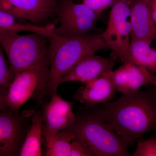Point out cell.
Returning <instances> with one entry per match:
<instances>
[{
    "label": "cell",
    "mask_w": 156,
    "mask_h": 156,
    "mask_svg": "<svg viewBox=\"0 0 156 156\" xmlns=\"http://www.w3.org/2000/svg\"><path fill=\"white\" fill-rule=\"evenodd\" d=\"M98 107L111 128L129 146L147 133L156 132V89L154 86L122 94L116 100Z\"/></svg>",
    "instance_id": "1"
},
{
    "label": "cell",
    "mask_w": 156,
    "mask_h": 156,
    "mask_svg": "<svg viewBox=\"0 0 156 156\" xmlns=\"http://www.w3.org/2000/svg\"><path fill=\"white\" fill-rule=\"evenodd\" d=\"M49 41V75L46 94L57 93L63 76L85 56L106 49L101 34L91 33L86 36L68 38L53 34Z\"/></svg>",
    "instance_id": "2"
},
{
    "label": "cell",
    "mask_w": 156,
    "mask_h": 156,
    "mask_svg": "<svg viewBox=\"0 0 156 156\" xmlns=\"http://www.w3.org/2000/svg\"><path fill=\"white\" fill-rule=\"evenodd\" d=\"M68 129L89 146L95 156H129V145L108 125L98 105L79 108Z\"/></svg>",
    "instance_id": "3"
},
{
    "label": "cell",
    "mask_w": 156,
    "mask_h": 156,
    "mask_svg": "<svg viewBox=\"0 0 156 156\" xmlns=\"http://www.w3.org/2000/svg\"><path fill=\"white\" fill-rule=\"evenodd\" d=\"M0 44L8 58L13 80L18 73L49 60V39L40 34L21 35L0 30Z\"/></svg>",
    "instance_id": "4"
},
{
    "label": "cell",
    "mask_w": 156,
    "mask_h": 156,
    "mask_svg": "<svg viewBox=\"0 0 156 156\" xmlns=\"http://www.w3.org/2000/svg\"><path fill=\"white\" fill-rule=\"evenodd\" d=\"M49 60L24 70L14 76L5 95L8 108L16 112L33 96L41 102L46 95Z\"/></svg>",
    "instance_id": "5"
},
{
    "label": "cell",
    "mask_w": 156,
    "mask_h": 156,
    "mask_svg": "<svg viewBox=\"0 0 156 156\" xmlns=\"http://www.w3.org/2000/svg\"><path fill=\"white\" fill-rule=\"evenodd\" d=\"M101 14L94 12L83 3L72 0H62L58 3L56 17L59 25L54 34L68 38L86 36L97 30V23Z\"/></svg>",
    "instance_id": "6"
},
{
    "label": "cell",
    "mask_w": 156,
    "mask_h": 156,
    "mask_svg": "<svg viewBox=\"0 0 156 156\" xmlns=\"http://www.w3.org/2000/svg\"><path fill=\"white\" fill-rule=\"evenodd\" d=\"M128 0H115L111 7L107 26L101 34L106 49L123 63L126 62L131 42V25Z\"/></svg>",
    "instance_id": "7"
},
{
    "label": "cell",
    "mask_w": 156,
    "mask_h": 156,
    "mask_svg": "<svg viewBox=\"0 0 156 156\" xmlns=\"http://www.w3.org/2000/svg\"><path fill=\"white\" fill-rule=\"evenodd\" d=\"M28 114L9 108L0 112V156H19L30 126Z\"/></svg>",
    "instance_id": "8"
},
{
    "label": "cell",
    "mask_w": 156,
    "mask_h": 156,
    "mask_svg": "<svg viewBox=\"0 0 156 156\" xmlns=\"http://www.w3.org/2000/svg\"><path fill=\"white\" fill-rule=\"evenodd\" d=\"M57 0H0V10L34 25L46 26L56 17Z\"/></svg>",
    "instance_id": "9"
},
{
    "label": "cell",
    "mask_w": 156,
    "mask_h": 156,
    "mask_svg": "<svg viewBox=\"0 0 156 156\" xmlns=\"http://www.w3.org/2000/svg\"><path fill=\"white\" fill-rule=\"evenodd\" d=\"M116 58L90 54L81 59L63 76L60 84L69 82L87 83L113 69Z\"/></svg>",
    "instance_id": "10"
},
{
    "label": "cell",
    "mask_w": 156,
    "mask_h": 156,
    "mask_svg": "<svg viewBox=\"0 0 156 156\" xmlns=\"http://www.w3.org/2000/svg\"><path fill=\"white\" fill-rule=\"evenodd\" d=\"M73 105V102L65 100L57 93L52 95L50 101L44 105L41 111L43 129L54 132L69 127L75 118Z\"/></svg>",
    "instance_id": "11"
},
{
    "label": "cell",
    "mask_w": 156,
    "mask_h": 156,
    "mask_svg": "<svg viewBox=\"0 0 156 156\" xmlns=\"http://www.w3.org/2000/svg\"><path fill=\"white\" fill-rule=\"evenodd\" d=\"M110 75L116 91L127 94L150 84L153 74L145 67L126 62Z\"/></svg>",
    "instance_id": "12"
},
{
    "label": "cell",
    "mask_w": 156,
    "mask_h": 156,
    "mask_svg": "<svg viewBox=\"0 0 156 156\" xmlns=\"http://www.w3.org/2000/svg\"><path fill=\"white\" fill-rule=\"evenodd\" d=\"M110 72L79 88L73 96L74 99L87 107L111 101L116 90L111 78Z\"/></svg>",
    "instance_id": "13"
},
{
    "label": "cell",
    "mask_w": 156,
    "mask_h": 156,
    "mask_svg": "<svg viewBox=\"0 0 156 156\" xmlns=\"http://www.w3.org/2000/svg\"><path fill=\"white\" fill-rule=\"evenodd\" d=\"M131 40H156V26L151 16L148 0H135L130 5Z\"/></svg>",
    "instance_id": "14"
},
{
    "label": "cell",
    "mask_w": 156,
    "mask_h": 156,
    "mask_svg": "<svg viewBox=\"0 0 156 156\" xmlns=\"http://www.w3.org/2000/svg\"><path fill=\"white\" fill-rule=\"evenodd\" d=\"M151 44L144 40H131L125 63L143 66L152 74H155L156 50L151 47Z\"/></svg>",
    "instance_id": "15"
},
{
    "label": "cell",
    "mask_w": 156,
    "mask_h": 156,
    "mask_svg": "<svg viewBox=\"0 0 156 156\" xmlns=\"http://www.w3.org/2000/svg\"><path fill=\"white\" fill-rule=\"evenodd\" d=\"M43 120L41 111L34 112L31 125L20 152L19 156H43L42 139Z\"/></svg>",
    "instance_id": "16"
},
{
    "label": "cell",
    "mask_w": 156,
    "mask_h": 156,
    "mask_svg": "<svg viewBox=\"0 0 156 156\" xmlns=\"http://www.w3.org/2000/svg\"><path fill=\"white\" fill-rule=\"evenodd\" d=\"M46 156H70L71 144L75 139L73 134L68 129L57 132H50L43 128Z\"/></svg>",
    "instance_id": "17"
},
{
    "label": "cell",
    "mask_w": 156,
    "mask_h": 156,
    "mask_svg": "<svg viewBox=\"0 0 156 156\" xmlns=\"http://www.w3.org/2000/svg\"><path fill=\"white\" fill-rule=\"evenodd\" d=\"M17 18L11 14L0 10V30L19 33L28 31L43 34L45 32V27L32 23H22L18 22Z\"/></svg>",
    "instance_id": "18"
},
{
    "label": "cell",
    "mask_w": 156,
    "mask_h": 156,
    "mask_svg": "<svg viewBox=\"0 0 156 156\" xmlns=\"http://www.w3.org/2000/svg\"><path fill=\"white\" fill-rule=\"evenodd\" d=\"M136 149L133 156H156V136L136 140Z\"/></svg>",
    "instance_id": "19"
},
{
    "label": "cell",
    "mask_w": 156,
    "mask_h": 156,
    "mask_svg": "<svg viewBox=\"0 0 156 156\" xmlns=\"http://www.w3.org/2000/svg\"><path fill=\"white\" fill-rule=\"evenodd\" d=\"M5 52L0 44V89L7 92L10 83L13 80L8 61L6 59Z\"/></svg>",
    "instance_id": "20"
},
{
    "label": "cell",
    "mask_w": 156,
    "mask_h": 156,
    "mask_svg": "<svg viewBox=\"0 0 156 156\" xmlns=\"http://www.w3.org/2000/svg\"><path fill=\"white\" fill-rule=\"evenodd\" d=\"M70 156H95L93 152L83 140L75 138L71 144Z\"/></svg>",
    "instance_id": "21"
},
{
    "label": "cell",
    "mask_w": 156,
    "mask_h": 156,
    "mask_svg": "<svg viewBox=\"0 0 156 156\" xmlns=\"http://www.w3.org/2000/svg\"><path fill=\"white\" fill-rule=\"evenodd\" d=\"M115 0H83V3L94 12L101 13L113 5Z\"/></svg>",
    "instance_id": "22"
},
{
    "label": "cell",
    "mask_w": 156,
    "mask_h": 156,
    "mask_svg": "<svg viewBox=\"0 0 156 156\" xmlns=\"http://www.w3.org/2000/svg\"><path fill=\"white\" fill-rule=\"evenodd\" d=\"M152 18L156 26V0H148Z\"/></svg>",
    "instance_id": "23"
},
{
    "label": "cell",
    "mask_w": 156,
    "mask_h": 156,
    "mask_svg": "<svg viewBox=\"0 0 156 156\" xmlns=\"http://www.w3.org/2000/svg\"><path fill=\"white\" fill-rule=\"evenodd\" d=\"M6 94L5 92L0 89V112L8 108L6 102Z\"/></svg>",
    "instance_id": "24"
},
{
    "label": "cell",
    "mask_w": 156,
    "mask_h": 156,
    "mask_svg": "<svg viewBox=\"0 0 156 156\" xmlns=\"http://www.w3.org/2000/svg\"><path fill=\"white\" fill-rule=\"evenodd\" d=\"M150 84L153 86L156 89V74H154L152 75Z\"/></svg>",
    "instance_id": "25"
},
{
    "label": "cell",
    "mask_w": 156,
    "mask_h": 156,
    "mask_svg": "<svg viewBox=\"0 0 156 156\" xmlns=\"http://www.w3.org/2000/svg\"><path fill=\"white\" fill-rule=\"evenodd\" d=\"M128 1H129L131 3L132 2H133V1H135V0H128Z\"/></svg>",
    "instance_id": "26"
}]
</instances>
